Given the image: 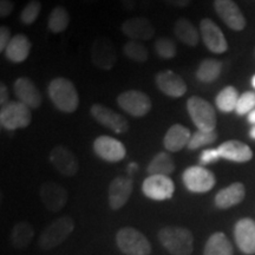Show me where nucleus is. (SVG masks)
Segmentation results:
<instances>
[{"instance_id":"19","label":"nucleus","mask_w":255,"mask_h":255,"mask_svg":"<svg viewBox=\"0 0 255 255\" xmlns=\"http://www.w3.org/2000/svg\"><path fill=\"white\" fill-rule=\"evenodd\" d=\"M234 239L239 250L247 255L255 254V221L245 218L234 227Z\"/></svg>"},{"instance_id":"43","label":"nucleus","mask_w":255,"mask_h":255,"mask_svg":"<svg viewBox=\"0 0 255 255\" xmlns=\"http://www.w3.org/2000/svg\"><path fill=\"white\" fill-rule=\"evenodd\" d=\"M121 4L127 11H133L136 8L137 0H121Z\"/></svg>"},{"instance_id":"11","label":"nucleus","mask_w":255,"mask_h":255,"mask_svg":"<svg viewBox=\"0 0 255 255\" xmlns=\"http://www.w3.org/2000/svg\"><path fill=\"white\" fill-rule=\"evenodd\" d=\"M90 113L92 117L101 126L108 128L111 131L116 133H124L129 130V123H128L126 117L103 104H94L91 107Z\"/></svg>"},{"instance_id":"44","label":"nucleus","mask_w":255,"mask_h":255,"mask_svg":"<svg viewBox=\"0 0 255 255\" xmlns=\"http://www.w3.org/2000/svg\"><path fill=\"white\" fill-rule=\"evenodd\" d=\"M247 120H248V122H250L251 124H253V126H255V109L252 111V113L248 114Z\"/></svg>"},{"instance_id":"6","label":"nucleus","mask_w":255,"mask_h":255,"mask_svg":"<svg viewBox=\"0 0 255 255\" xmlns=\"http://www.w3.org/2000/svg\"><path fill=\"white\" fill-rule=\"evenodd\" d=\"M32 121L31 109L19 101H12L0 110V126L6 130L24 129Z\"/></svg>"},{"instance_id":"23","label":"nucleus","mask_w":255,"mask_h":255,"mask_svg":"<svg viewBox=\"0 0 255 255\" xmlns=\"http://www.w3.org/2000/svg\"><path fill=\"white\" fill-rule=\"evenodd\" d=\"M191 138L190 130L182 124H174L168 129L163 138L165 150L170 152L181 151L189 144Z\"/></svg>"},{"instance_id":"36","label":"nucleus","mask_w":255,"mask_h":255,"mask_svg":"<svg viewBox=\"0 0 255 255\" xmlns=\"http://www.w3.org/2000/svg\"><path fill=\"white\" fill-rule=\"evenodd\" d=\"M41 4L39 0H31L28 1L23 11L20 12V21L24 25H31L37 20L38 15L40 14Z\"/></svg>"},{"instance_id":"15","label":"nucleus","mask_w":255,"mask_h":255,"mask_svg":"<svg viewBox=\"0 0 255 255\" xmlns=\"http://www.w3.org/2000/svg\"><path fill=\"white\" fill-rule=\"evenodd\" d=\"M133 190L132 178L117 176L111 181L108 189V202L113 210L122 209L129 201Z\"/></svg>"},{"instance_id":"39","label":"nucleus","mask_w":255,"mask_h":255,"mask_svg":"<svg viewBox=\"0 0 255 255\" xmlns=\"http://www.w3.org/2000/svg\"><path fill=\"white\" fill-rule=\"evenodd\" d=\"M11 39V31H9V28L7 26L2 25V26L0 27V51H1V52H5L6 47H7Z\"/></svg>"},{"instance_id":"45","label":"nucleus","mask_w":255,"mask_h":255,"mask_svg":"<svg viewBox=\"0 0 255 255\" xmlns=\"http://www.w3.org/2000/svg\"><path fill=\"white\" fill-rule=\"evenodd\" d=\"M250 136H251V138L255 139V126H253V128H252V129H251V131H250Z\"/></svg>"},{"instance_id":"22","label":"nucleus","mask_w":255,"mask_h":255,"mask_svg":"<svg viewBox=\"0 0 255 255\" xmlns=\"http://www.w3.org/2000/svg\"><path fill=\"white\" fill-rule=\"evenodd\" d=\"M219 154L221 158L227 161L238 162V163H245L253 158V151L246 143L232 139V141L223 142L218 146Z\"/></svg>"},{"instance_id":"5","label":"nucleus","mask_w":255,"mask_h":255,"mask_svg":"<svg viewBox=\"0 0 255 255\" xmlns=\"http://www.w3.org/2000/svg\"><path fill=\"white\" fill-rule=\"evenodd\" d=\"M187 110L197 129L203 131H214L216 128V111L208 101L199 96H193L188 98Z\"/></svg>"},{"instance_id":"17","label":"nucleus","mask_w":255,"mask_h":255,"mask_svg":"<svg viewBox=\"0 0 255 255\" xmlns=\"http://www.w3.org/2000/svg\"><path fill=\"white\" fill-rule=\"evenodd\" d=\"M214 7L220 19L229 28L234 31H242L246 27V18L237 2L233 0H215Z\"/></svg>"},{"instance_id":"30","label":"nucleus","mask_w":255,"mask_h":255,"mask_svg":"<svg viewBox=\"0 0 255 255\" xmlns=\"http://www.w3.org/2000/svg\"><path fill=\"white\" fill-rule=\"evenodd\" d=\"M222 64L218 59H205L200 63L196 70V78L200 82L212 83L220 77Z\"/></svg>"},{"instance_id":"14","label":"nucleus","mask_w":255,"mask_h":255,"mask_svg":"<svg viewBox=\"0 0 255 255\" xmlns=\"http://www.w3.org/2000/svg\"><path fill=\"white\" fill-rule=\"evenodd\" d=\"M50 162L63 176L72 177L79 170V162L77 157L65 145H56L51 150Z\"/></svg>"},{"instance_id":"28","label":"nucleus","mask_w":255,"mask_h":255,"mask_svg":"<svg viewBox=\"0 0 255 255\" xmlns=\"http://www.w3.org/2000/svg\"><path fill=\"white\" fill-rule=\"evenodd\" d=\"M203 255H233V246L225 233L218 232L206 242Z\"/></svg>"},{"instance_id":"37","label":"nucleus","mask_w":255,"mask_h":255,"mask_svg":"<svg viewBox=\"0 0 255 255\" xmlns=\"http://www.w3.org/2000/svg\"><path fill=\"white\" fill-rule=\"evenodd\" d=\"M255 109V91H246L244 92L239 98L237 109V113L239 116H244V115H248Z\"/></svg>"},{"instance_id":"38","label":"nucleus","mask_w":255,"mask_h":255,"mask_svg":"<svg viewBox=\"0 0 255 255\" xmlns=\"http://www.w3.org/2000/svg\"><path fill=\"white\" fill-rule=\"evenodd\" d=\"M221 158V156L219 154L218 148L216 149H205L200 155V165L205 167V165H208L210 163H214V162L219 161Z\"/></svg>"},{"instance_id":"21","label":"nucleus","mask_w":255,"mask_h":255,"mask_svg":"<svg viewBox=\"0 0 255 255\" xmlns=\"http://www.w3.org/2000/svg\"><path fill=\"white\" fill-rule=\"evenodd\" d=\"M124 36L131 40L145 41L150 40L155 36V27L149 19L143 17L130 18L121 26Z\"/></svg>"},{"instance_id":"13","label":"nucleus","mask_w":255,"mask_h":255,"mask_svg":"<svg viewBox=\"0 0 255 255\" xmlns=\"http://www.w3.org/2000/svg\"><path fill=\"white\" fill-rule=\"evenodd\" d=\"M91 60L96 68L111 70L117 62V53L113 41L107 38H98L91 46Z\"/></svg>"},{"instance_id":"27","label":"nucleus","mask_w":255,"mask_h":255,"mask_svg":"<svg viewBox=\"0 0 255 255\" xmlns=\"http://www.w3.org/2000/svg\"><path fill=\"white\" fill-rule=\"evenodd\" d=\"M34 237V228L26 221L17 222L12 227L11 242L17 250H26Z\"/></svg>"},{"instance_id":"3","label":"nucleus","mask_w":255,"mask_h":255,"mask_svg":"<svg viewBox=\"0 0 255 255\" xmlns=\"http://www.w3.org/2000/svg\"><path fill=\"white\" fill-rule=\"evenodd\" d=\"M75 229V221L68 215L56 219L41 232L38 246L43 251H50L58 247L72 234Z\"/></svg>"},{"instance_id":"2","label":"nucleus","mask_w":255,"mask_h":255,"mask_svg":"<svg viewBox=\"0 0 255 255\" xmlns=\"http://www.w3.org/2000/svg\"><path fill=\"white\" fill-rule=\"evenodd\" d=\"M158 240L169 254L190 255L194 251V237L189 229L167 226L159 229Z\"/></svg>"},{"instance_id":"42","label":"nucleus","mask_w":255,"mask_h":255,"mask_svg":"<svg viewBox=\"0 0 255 255\" xmlns=\"http://www.w3.org/2000/svg\"><path fill=\"white\" fill-rule=\"evenodd\" d=\"M167 4H169L170 6H174L176 8H184L188 7L190 5L191 0H164Z\"/></svg>"},{"instance_id":"32","label":"nucleus","mask_w":255,"mask_h":255,"mask_svg":"<svg viewBox=\"0 0 255 255\" xmlns=\"http://www.w3.org/2000/svg\"><path fill=\"white\" fill-rule=\"evenodd\" d=\"M240 95L234 87H226L219 92L215 98L216 108L221 113H232L237 109V104Z\"/></svg>"},{"instance_id":"25","label":"nucleus","mask_w":255,"mask_h":255,"mask_svg":"<svg viewBox=\"0 0 255 255\" xmlns=\"http://www.w3.org/2000/svg\"><path fill=\"white\" fill-rule=\"evenodd\" d=\"M32 44L28 38L23 33L14 34L6 47L5 56L12 63H23L30 56Z\"/></svg>"},{"instance_id":"12","label":"nucleus","mask_w":255,"mask_h":255,"mask_svg":"<svg viewBox=\"0 0 255 255\" xmlns=\"http://www.w3.org/2000/svg\"><path fill=\"white\" fill-rule=\"evenodd\" d=\"M200 34L207 49L213 53H223L227 51V39L221 28L213 20L205 18L200 21Z\"/></svg>"},{"instance_id":"7","label":"nucleus","mask_w":255,"mask_h":255,"mask_svg":"<svg viewBox=\"0 0 255 255\" xmlns=\"http://www.w3.org/2000/svg\"><path fill=\"white\" fill-rule=\"evenodd\" d=\"M182 182L190 193L203 194L214 188L216 178L206 167L190 165L182 173Z\"/></svg>"},{"instance_id":"33","label":"nucleus","mask_w":255,"mask_h":255,"mask_svg":"<svg viewBox=\"0 0 255 255\" xmlns=\"http://www.w3.org/2000/svg\"><path fill=\"white\" fill-rule=\"evenodd\" d=\"M123 53L128 58L136 63H144L149 58L148 49L144 46L142 41L129 40L123 46Z\"/></svg>"},{"instance_id":"29","label":"nucleus","mask_w":255,"mask_h":255,"mask_svg":"<svg viewBox=\"0 0 255 255\" xmlns=\"http://www.w3.org/2000/svg\"><path fill=\"white\" fill-rule=\"evenodd\" d=\"M149 175H164L169 176L175 171V162L168 152H158L156 154L146 169Z\"/></svg>"},{"instance_id":"41","label":"nucleus","mask_w":255,"mask_h":255,"mask_svg":"<svg viewBox=\"0 0 255 255\" xmlns=\"http://www.w3.org/2000/svg\"><path fill=\"white\" fill-rule=\"evenodd\" d=\"M8 103H9L8 89L5 84H0V104H1V108L5 107V105Z\"/></svg>"},{"instance_id":"10","label":"nucleus","mask_w":255,"mask_h":255,"mask_svg":"<svg viewBox=\"0 0 255 255\" xmlns=\"http://www.w3.org/2000/svg\"><path fill=\"white\" fill-rule=\"evenodd\" d=\"M94 151L103 161L116 163L124 159L127 156V149L117 138L111 136H98L94 142Z\"/></svg>"},{"instance_id":"20","label":"nucleus","mask_w":255,"mask_h":255,"mask_svg":"<svg viewBox=\"0 0 255 255\" xmlns=\"http://www.w3.org/2000/svg\"><path fill=\"white\" fill-rule=\"evenodd\" d=\"M156 85L162 94L173 98H180L187 92V84L183 78L171 70H164L156 76Z\"/></svg>"},{"instance_id":"34","label":"nucleus","mask_w":255,"mask_h":255,"mask_svg":"<svg viewBox=\"0 0 255 255\" xmlns=\"http://www.w3.org/2000/svg\"><path fill=\"white\" fill-rule=\"evenodd\" d=\"M216 139H218V132L215 131H203V130H197L191 135V138L189 141L187 148L189 150H196V149L202 148V146H207L213 144Z\"/></svg>"},{"instance_id":"47","label":"nucleus","mask_w":255,"mask_h":255,"mask_svg":"<svg viewBox=\"0 0 255 255\" xmlns=\"http://www.w3.org/2000/svg\"><path fill=\"white\" fill-rule=\"evenodd\" d=\"M252 85H253V88L255 89V75L252 77Z\"/></svg>"},{"instance_id":"31","label":"nucleus","mask_w":255,"mask_h":255,"mask_svg":"<svg viewBox=\"0 0 255 255\" xmlns=\"http://www.w3.org/2000/svg\"><path fill=\"white\" fill-rule=\"evenodd\" d=\"M70 14L64 6L58 5L51 11L47 19V28L52 33H62L69 27Z\"/></svg>"},{"instance_id":"9","label":"nucleus","mask_w":255,"mask_h":255,"mask_svg":"<svg viewBox=\"0 0 255 255\" xmlns=\"http://www.w3.org/2000/svg\"><path fill=\"white\" fill-rule=\"evenodd\" d=\"M142 191L148 199L154 201H165L173 197L175 193V184L169 176L149 175L143 181Z\"/></svg>"},{"instance_id":"40","label":"nucleus","mask_w":255,"mask_h":255,"mask_svg":"<svg viewBox=\"0 0 255 255\" xmlns=\"http://www.w3.org/2000/svg\"><path fill=\"white\" fill-rule=\"evenodd\" d=\"M14 4L12 0H0V17L7 18L13 12Z\"/></svg>"},{"instance_id":"1","label":"nucleus","mask_w":255,"mask_h":255,"mask_svg":"<svg viewBox=\"0 0 255 255\" xmlns=\"http://www.w3.org/2000/svg\"><path fill=\"white\" fill-rule=\"evenodd\" d=\"M47 92L51 102L62 113L72 114L78 109L79 96L75 84L70 79L64 77L52 79Z\"/></svg>"},{"instance_id":"35","label":"nucleus","mask_w":255,"mask_h":255,"mask_svg":"<svg viewBox=\"0 0 255 255\" xmlns=\"http://www.w3.org/2000/svg\"><path fill=\"white\" fill-rule=\"evenodd\" d=\"M154 49H155V52L157 53V56L163 59L174 58L177 52V47H176V44H175V41L167 37L158 38V39L155 41Z\"/></svg>"},{"instance_id":"16","label":"nucleus","mask_w":255,"mask_h":255,"mask_svg":"<svg viewBox=\"0 0 255 255\" xmlns=\"http://www.w3.org/2000/svg\"><path fill=\"white\" fill-rule=\"evenodd\" d=\"M40 201L49 212L57 213L62 210L68 202V190L56 182H45L39 188Z\"/></svg>"},{"instance_id":"26","label":"nucleus","mask_w":255,"mask_h":255,"mask_svg":"<svg viewBox=\"0 0 255 255\" xmlns=\"http://www.w3.org/2000/svg\"><path fill=\"white\" fill-rule=\"evenodd\" d=\"M174 33L181 43L189 47H196L199 45L201 38L200 31H197L195 25L186 18L177 19L174 25Z\"/></svg>"},{"instance_id":"4","label":"nucleus","mask_w":255,"mask_h":255,"mask_svg":"<svg viewBox=\"0 0 255 255\" xmlns=\"http://www.w3.org/2000/svg\"><path fill=\"white\" fill-rule=\"evenodd\" d=\"M116 245L126 255H150L152 251L145 235L132 227H123L117 232Z\"/></svg>"},{"instance_id":"8","label":"nucleus","mask_w":255,"mask_h":255,"mask_svg":"<svg viewBox=\"0 0 255 255\" xmlns=\"http://www.w3.org/2000/svg\"><path fill=\"white\" fill-rule=\"evenodd\" d=\"M121 109L132 117H143L150 113L152 102L148 95L141 90H127L117 98Z\"/></svg>"},{"instance_id":"24","label":"nucleus","mask_w":255,"mask_h":255,"mask_svg":"<svg viewBox=\"0 0 255 255\" xmlns=\"http://www.w3.org/2000/svg\"><path fill=\"white\" fill-rule=\"evenodd\" d=\"M246 195L245 186L240 182L229 184L215 195V206L220 209H228L241 203Z\"/></svg>"},{"instance_id":"18","label":"nucleus","mask_w":255,"mask_h":255,"mask_svg":"<svg viewBox=\"0 0 255 255\" xmlns=\"http://www.w3.org/2000/svg\"><path fill=\"white\" fill-rule=\"evenodd\" d=\"M13 91L17 100L30 109H37L43 102L39 89L32 79L27 77L18 78L13 84Z\"/></svg>"},{"instance_id":"46","label":"nucleus","mask_w":255,"mask_h":255,"mask_svg":"<svg viewBox=\"0 0 255 255\" xmlns=\"http://www.w3.org/2000/svg\"><path fill=\"white\" fill-rule=\"evenodd\" d=\"M84 2H87V4H95V2H97L98 0H83Z\"/></svg>"}]
</instances>
